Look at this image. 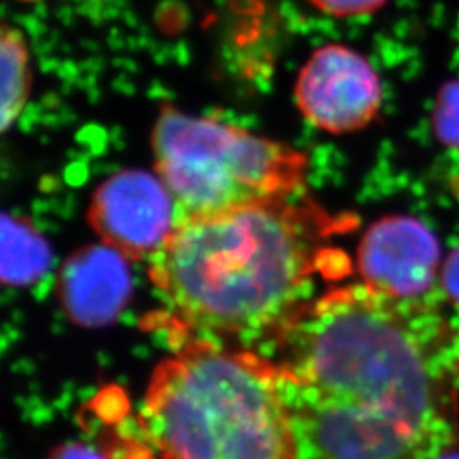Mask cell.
Returning a JSON list of instances; mask_svg holds the SVG:
<instances>
[{
  "instance_id": "cell-1",
  "label": "cell",
  "mask_w": 459,
  "mask_h": 459,
  "mask_svg": "<svg viewBox=\"0 0 459 459\" xmlns=\"http://www.w3.org/2000/svg\"><path fill=\"white\" fill-rule=\"evenodd\" d=\"M307 459H437L458 439L459 322L443 293L396 298L354 282L274 332Z\"/></svg>"
},
{
  "instance_id": "cell-2",
  "label": "cell",
  "mask_w": 459,
  "mask_h": 459,
  "mask_svg": "<svg viewBox=\"0 0 459 459\" xmlns=\"http://www.w3.org/2000/svg\"><path fill=\"white\" fill-rule=\"evenodd\" d=\"M335 229L320 206L291 199L184 220L148 276L186 327L274 333L303 305Z\"/></svg>"
},
{
  "instance_id": "cell-3",
  "label": "cell",
  "mask_w": 459,
  "mask_h": 459,
  "mask_svg": "<svg viewBox=\"0 0 459 459\" xmlns=\"http://www.w3.org/2000/svg\"><path fill=\"white\" fill-rule=\"evenodd\" d=\"M142 426L159 459H301L276 364L212 342L157 366Z\"/></svg>"
},
{
  "instance_id": "cell-4",
  "label": "cell",
  "mask_w": 459,
  "mask_h": 459,
  "mask_svg": "<svg viewBox=\"0 0 459 459\" xmlns=\"http://www.w3.org/2000/svg\"><path fill=\"white\" fill-rule=\"evenodd\" d=\"M152 150L182 221L291 199L307 172L296 148L170 106L153 125Z\"/></svg>"
},
{
  "instance_id": "cell-5",
  "label": "cell",
  "mask_w": 459,
  "mask_h": 459,
  "mask_svg": "<svg viewBox=\"0 0 459 459\" xmlns=\"http://www.w3.org/2000/svg\"><path fill=\"white\" fill-rule=\"evenodd\" d=\"M296 104L315 128L330 134L361 132L383 108V83L373 64L344 45L318 48L303 65Z\"/></svg>"
},
{
  "instance_id": "cell-6",
  "label": "cell",
  "mask_w": 459,
  "mask_h": 459,
  "mask_svg": "<svg viewBox=\"0 0 459 459\" xmlns=\"http://www.w3.org/2000/svg\"><path fill=\"white\" fill-rule=\"evenodd\" d=\"M89 221L104 246L128 259H152L181 225L182 216L159 174L123 170L99 186Z\"/></svg>"
},
{
  "instance_id": "cell-7",
  "label": "cell",
  "mask_w": 459,
  "mask_h": 459,
  "mask_svg": "<svg viewBox=\"0 0 459 459\" xmlns=\"http://www.w3.org/2000/svg\"><path fill=\"white\" fill-rule=\"evenodd\" d=\"M362 282L396 298H426L441 291V244L415 216L379 218L358 247Z\"/></svg>"
},
{
  "instance_id": "cell-8",
  "label": "cell",
  "mask_w": 459,
  "mask_h": 459,
  "mask_svg": "<svg viewBox=\"0 0 459 459\" xmlns=\"http://www.w3.org/2000/svg\"><path fill=\"white\" fill-rule=\"evenodd\" d=\"M132 290L128 257L102 244L82 248L66 261L58 296L74 324L102 327L126 307Z\"/></svg>"
},
{
  "instance_id": "cell-9",
  "label": "cell",
  "mask_w": 459,
  "mask_h": 459,
  "mask_svg": "<svg viewBox=\"0 0 459 459\" xmlns=\"http://www.w3.org/2000/svg\"><path fill=\"white\" fill-rule=\"evenodd\" d=\"M48 242L19 216H2V279L5 284H33L48 271Z\"/></svg>"
},
{
  "instance_id": "cell-10",
  "label": "cell",
  "mask_w": 459,
  "mask_h": 459,
  "mask_svg": "<svg viewBox=\"0 0 459 459\" xmlns=\"http://www.w3.org/2000/svg\"><path fill=\"white\" fill-rule=\"evenodd\" d=\"M0 75H2V111L0 123L5 133L22 113L30 96L31 65L30 49L22 33L9 26H2L0 34Z\"/></svg>"
},
{
  "instance_id": "cell-11",
  "label": "cell",
  "mask_w": 459,
  "mask_h": 459,
  "mask_svg": "<svg viewBox=\"0 0 459 459\" xmlns=\"http://www.w3.org/2000/svg\"><path fill=\"white\" fill-rule=\"evenodd\" d=\"M434 130L447 147L459 150V81L441 91L434 108Z\"/></svg>"
},
{
  "instance_id": "cell-12",
  "label": "cell",
  "mask_w": 459,
  "mask_h": 459,
  "mask_svg": "<svg viewBox=\"0 0 459 459\" xmlns=\"http://www.w3.org/2000/svg\"><path fill=\"white\" fill-rule=\"evenodd\" d=\"M313 7L333 17L371 16L379 13L388 0H308Z\"/></svg>"
},
{
  "instance_id": "cell-13",
  "label": "cell",
  "mask_w": 459,
  "mask_h": 459,
  "mask_svg": "<svg viewBox=\"0 0 459 459\" xmlns=\"http://www.w3.org/2000/svg\"><path fill=\"white\" fill-rule=\"evenodd\" d=\"M441 291L449 305L459 308V246L443 263Z\"/></svg>"
},
{
  "instance_id": "cell-14",
  "label": "cell",
  "mask_w": 459,
  "mask_h": 459,
  "mask_svg": "<svg viewBox=\"0 0 459 459\" xmlns=\"http://www.w3.org/2000/svg\"><path fill=\"white\" fill-rule=\"evenodd\" d=\"M49 459H104L94 449L83 444H66L58 447Z\"/></svg>"
},
{
  "instance_id": "cell-15",
  "label": "cell",
  "mask_w": 459,
  "mask_h": 459,
  "mask_svg": "<svg viewBox=\"0 0 459 459\" xmlns=\"http://www.w3.org/2000/svg\"><path fill=\"white\" fill-rule=\"evenodd\" d=\"M437 459H459L458 453H453V451H449V453H446L443 456H439Z\"/></svg>"
},
{
  "instance_id": "cell-16",
  "label": "cell",
  "mask_w": 459,
  "mask_h": 459,
  "mask_svg": "<svg viewBox=\"0 0 459 459\" xmlns=\"http://www.w3.org/2000/svg\"><path fill=\"white\" fill-rule=\"evenodd\" d=\"M453 189H455V193H456L459 197V178L456 179V181L453 182Z\"/></svg>"
}]
</instances>
